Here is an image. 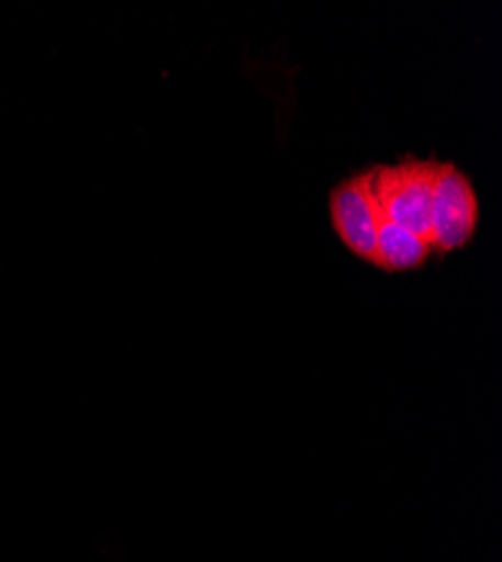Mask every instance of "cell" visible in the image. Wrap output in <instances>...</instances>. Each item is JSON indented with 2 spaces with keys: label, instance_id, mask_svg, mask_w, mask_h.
I'll list each match as a JSON object with an SVG mask.
<instances>
[{
  "label": "cell",
  "instance_id": "cell-1",
  "mask_svg": "<svg viewBox=\"0 0 502 562\" xmlns=\"http://www.w3.org/2000/svg\"><path fill=\"white\" fill-rule=\"evenodd\" d=\"M370 169L379 225H394L415 234L433 250V212L439 160L408 156L401 162L377 165Z\"/></svg>",
  "mask_w": 502,
  "mask_h": 562
},
{
  "label": "cell",
  "instance_id": "cell-2",
  "mask_svg": "<svg viewBox=\"0 0 502 562\" xmlns=\"http://www.w3.org/2000/svg\"><path fill=\"white\" fill-rule=\"evenodd\" d=\"M435 257L467 248L480 225V201L469 176L450 162H439L435 182Z\"/></svg>",
  "mask_w": 502,
  "mask_h": 562
},
{
  "label": "cell",
  "instance_id": "cell-3",
  "mask_svg": "<svg viewBox=\"0 0 502 562\" xmlns=\"http://www.w3.org/2000/svg\"><path fill=\"white\" fill-rule=\"evenodd\" d=\"M330 218L341 244L360 261L375 266L379 212L372 194V169L338 182L330 194Z\"/></svg>",
  "mask_w": 502,
  "mask_h": 562
}]
</instances>
